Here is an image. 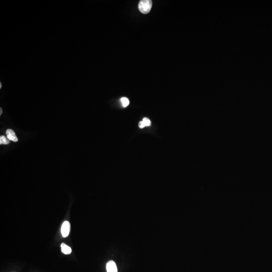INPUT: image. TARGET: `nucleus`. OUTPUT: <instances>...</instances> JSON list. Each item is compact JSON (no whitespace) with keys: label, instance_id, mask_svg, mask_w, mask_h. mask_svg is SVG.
Listing matches in <instances>:
<instances>
[{"label":"nucleus","instance_id":"4","mask_svg":"<svg viewBox=\"0 0 272 272\" xmlns=\"http://www.w3.org/2000/svg\"><path fill=\"white\" fill-rule=\"evenodd\" d=\"M6 135L7 138L10 141L16 142L18 141L17 137H16V134L11 129H8L6 131Z\"/></svg>","mask_w":272,"mask_h":272},{"label":"nucleus","instance_id":"9","mask_svg":"<svg viewBox=\"0 0 272 272\" xmlns=\"http://www.w3.org/2000/svg\"><path fill=\"white\" fill-rule=\"evenodd\" d=\"M139 127L141 128V129H143L144 127H145L146 126H145L143 121H140V123H139Z\"/></svg>","mask_w":272,"mask_h":272},{"label":"nucleus","instance_id":"5","mask_svg":"<svg viewBox=\"0 0 272 272\" xmlns=\"http://www.w3.org/2000/svg\"><path fill=\"white\" fill-rule=\"evenodd\" d=\"M61 252L63 253H64V255H69L72 253V249L71 247L66 245V244H64V243L61 244Z\"/></svg>","mask_w":272,"mask_h":272},{"label":"nucleus","instance_id":"2","mask_svg":"<svg viewBox=\"0 0 272 272\" xmlns=\"http://www.w3.org/2000/svg\"><path fill=\"white\" fill-rule=\"evenodd\" d=\"M70 231V223L69 221H66L63 223L61 227V233L64 238H66L69 235Z\"/></svg>","mask_w":272,"mask_h":272},{"label":"nucleus","instance_id":"8","mask_svg":"<svg viewBox=\"0 0 272 272\" xmlns=\"http://www.w3.org/2000/svg\"><path fill=\"white\" fill-rule=\"evenodd\" d=\"M143 121L146 127H149V126H151V122L149 118H144L143 120Z\"/></svg>","mask_w":272,"mask_h":272},{"label":"nucleus","instance_id":"10","mask_svg":"<svg viewBox=\"0 0 272 272\" xmlns=\"http://www.w3.org/2000/svg\"><path fill=\"white\" fill-rule=\"evenodd\" d=\"M2 109H1V113H0V115H2Z\"/></svg>","mask_w":272,"mask_h":272},{"label":"nucleus","instance_id":"6","mask_svg":"<svg viewBox=\"0 0 272 272\" xmlns=\"http://www.w3.org/2000/svg\"><path fill=\"white\" fill-rule=\"evenodd\" d=\"M9 143V140L6 137H5L4 136H1L0 137V144H4V145H7Z\"/></svg>","mask_w":272,"mask_h":272},{"label":"nucleus","instance_id":"1","mask_svg":"<svg viewBox=\"0 0 272 272\" xmlns=\"http://www.w3.org/2000/svg\"><path fill=\"white\" fill-rule=\"evenodd\" d=\"M152 6V1L151 0H142L139 3L138 8L143 14H148L151 11Z\"/></svg>","mask_w":272,"mask_h":272},{"label":"nucleus","instance_id":"3","mask_svg":"<svg viewBox=\"0 0 272 272\" xmlns=\"http://www.w3.org/2000/svg\"><path fill=\"white\" fill-rule=\"evenodd\" d=\"M107 272H118L116 264L112 261H109L106 264Z\"/></svg>","mask_w":272,"mask_h":272},{"label":"nucleus","instance_id":"7","mask_svg":"<svg viewBox=\"0 0 272 272\" xmlns=\"http://www.w3.org/2000/svg\"><path fill=\"white\" fill-rule=\"evenodd\" d=\"M121 101L122 106H124V107H127V106H129L130 102H129V99H127V98H121Z\"/></svg>","mask_w":272,"mask_h":272}]
</instances>
